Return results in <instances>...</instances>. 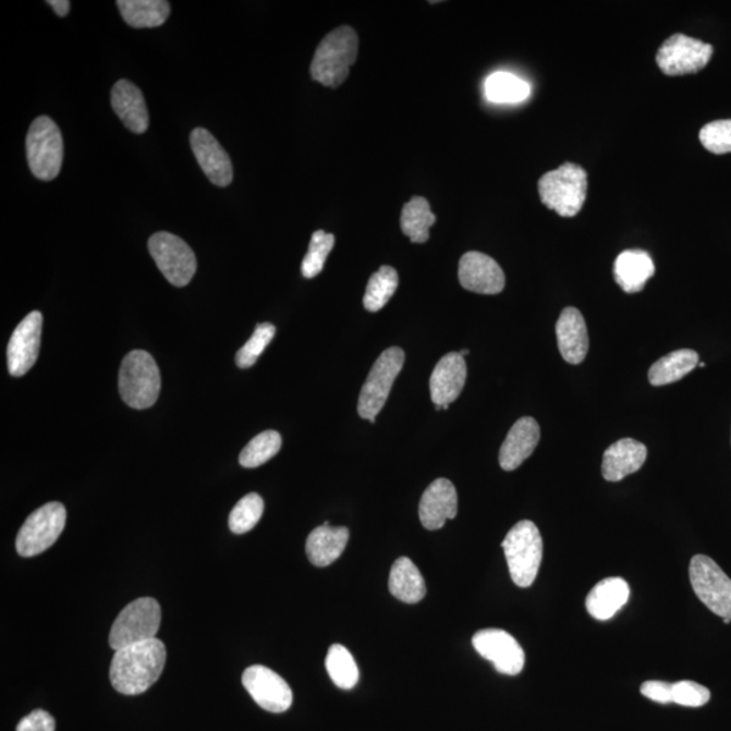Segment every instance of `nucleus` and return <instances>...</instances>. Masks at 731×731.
<instances>
[{
  "instance_id": "1",
  "label": "nucleus",
  "mask_w": 731,
  "mask_h": 731,
  "mask_svg": "<svg viewBox=\"0 0 731 731\" xmlns=\"http://www.w3.org/2000/svg\"><path fill=\"white\" fill-rule=\"evenodd\" d=\"M166 645L158 638L115 650L110 666V682L124 695H139L153 686L166 666Z\"/></svg>"
},
{
  "instance_id": "2",
  "label": "nucleus",
  "mask_w": 731,
  "mask_h": 731,
  "mask_svg": "<svg viewBox=\"0 0 731 731\" xmlns=\"http://www.w3.org/2000/svg\"><path fill=\"white\" fill-rule=\"evenodd\" d=\"M360 38L353 27L340 26L329 33L317 47L310 75L322 86L337 88L350 75L358 58Z\"/></svg>"
},
{
  "instance_id": "3",
  "label": "nucleus",
  "mask_w": 731,
  "mask_h": 731,
  "mask_svg": "<svg viewBox=\"0 0 731 731\" xmlns=\"http://www.w3.org/2000/svg\"><path fill=\"white\" fill-rule=\"evenodd\" d=\"M512 582L528 588L538 576L544 557L543 537L533 522L522 521L511 528L501 544Z\"/></svg>"
},
{
  "instance_id": "4",
  "label": "nucleus",
  "mask_w": 731,
  "mask_h": 731,
  "mask_svg": "<svg viewBox=\"0 0 731 731\" xmlns=\"http://www.w3.org/2000/svg\"><path fill=\"white\" fill-rule=\"evenodd\" d=\"M587 172L574 163H565L548 172L538 183L539 197L546 208L562 217H574L587 198Z\"/></svg>"
},
{
  "instance_id": "5",
  "label": "nucleus",
  "mask_w": 731,
  "mask_h": 731,
  "mask_svg": "<svg viewBox=\"0 0 731 731\" xmlns=\"http://www.w3.org/2000/svg\"><path fill=\"white\" fill-rule=\"evenodd\" d=\"M160 371L154 356L136 350L122 361L119 389L124 403L135 410H147L158 401Z\"/></svg>"
},
{
  "instance_id": "6",
  "label": "nucleus",
  "mask_w": 731,
  "mask_h": 731,
  "mask_svg": "<svg viewBox=\"0 0 731 731\" xmlns=\"http://www.w3.org/2000/svg\"><path fill=\"white\" fill-rule=\"evenodd\" d=\"M26 156L37 180L53 181L63 166L64 143L59 126L47 115L38 117L26 136Z\"/></svg>"
},
{
  "instance_id": "7",
  "label": "nucleus",
  "mask_w": 731,
  "mask_h": 731,
  "mask_svg": "<svg viewBox=\"0 0 731 731\" xmlns=\"http://www.w3.org/2000/svg\"><path fill=\"white\" fill-rule=\"evenodd\" d=\"M161 621L159 602L153 597H139L130 602L117 617L109 635L111 649L139 644L156 638Z\"/></svg>"
},
{
  "instance_id": "8",
  "label": "nucleus",
  "mask_w": 731,
  "mask_h": 731,
  "mask_svg": "<svg viewBox=\"0 0 731 731\" xmlns=\"http://www.w3.org/2000/svg\"><path fill=\"white\" fill-rule=\"evenodd\" d=\"M404 361L405 354L400 348H390L379 355L361 390L358 413L362 418L376 423L378 413L387 404L395 378L403 370Z\"/></svg>"
},
{
  "instance_id": "9",
  "label": "nucleus",
  "mask_w": 731,
  "mask_h": 731,
  "mask_svg": "<svg viewBox=\"0 0 731 731\" xmlns=\"http://www.w3.org/2000/svg\"><path fill=\"white\" fill-rule=\"evenodd\" d=\"M692 588L708 610L731 621V580L710 557L697 555L690 563Z\"/></svg>"
},
{
  "instance_id": "10",
  "label": "nucleus",
  "mask_w": 731,
  "mask_h": 731,
  "mask_svg": "<svg viewBox=\"0 0 731 731\" xmlns=\"http://www.w3.org/2000/svg\"><path fill=\"white\" fill-rule=\"evenodd\" d=\"M148 248L167 281L176 288L192 282L197 271V259L184 240L169 232H158L150 236Z\"/></svg>"
},
{
  "instance_id": "11",
  "label": "nucleus",
  "mask_w": 731,
  "mask_h": 731,
  "mask_svg": "<svg viewBox=\"0 0 731 731\" xmlns=\"http://www.w3.org/2000/svg\"><path fill=\"white\" fill-rule=\"evenodd\" d=\"M66 511L61 503H48L26 519L16 535L15 548L22 557H35L48 550L65 527Z\"/></svg>"
},
{
  "instance_id": "12",
  "label": "nucleus",
  "mask_w": 731,
  "mask_h": 731,
  "mask_svg": "<svg viewBox=\"0 0 731 731\" xmlns=\"http://www.w3.org/2000/svg\"><path fill=\"white\" fill-rule=\"evenodd\" d=\"M714 53L710 44L684 35L669 37L658 49L657 64L663 74L680 76L705 69Z\"/></svg>"
},
{
  "instance_id": "13",
  "label": "nucleus",
  "mask_w": 731,
  "mask_h": 731,
  "mask_svg": "<svg viewBox=\"0 0 731 731\" xmlns=\"http://www.w3.org/2000/svg\"><path fill=\"white\" fill-rule=\"evenodd\" d=\"M472 642L478 655L492 662L496 671L508 677H516L523 671L526 655L519 642L504 630H482L474 634Z\"/></svg>"
},
{
  "instance_id": "14",
  "label": "nucleus",
  "mask_w": 731,
  "mask_h": 731,
  "mask_svg": "<svg viewBox=\"0 0 731 731\" xmlns=\"http://www.w3.org/2000/svg\"><path fill=\"white\" fill-rule=\"evenodd\" d=\"M243 685L256 705L266 711L281 714L292 707L293 692L278 673L264 666L245 669Z\"/></svg>"
},
{
  "instance_id": "15",
  "label": "nucleus",
  "mask_w": 731,
  "mask_h": 731,
  "mask_svg": "<svg viewBox=\"0 0 731 731\" xmlns=\"http://www.w3.org/2000/svg\"><path fill=\"white\" fill-rule=\"evenodd\" d=\"M42 315L35 310L27 315L11 334L8 348L9 373L13 377L25 376L35 366L40 353Z\"/></svg>"
},
{
  "instance_id": "16",
  "label": "nucleus",
  "mask_w": 731,
  "mask_h": 731,
  "mask_svg": "<svg viewBox=\"0 0 731 731\" xmlns=\"http://www.w3.org/2000/svg\"><path fill=\"white\" fill-rule=\"evenodd\" d=\"M458 278L462 288L478 294H499L505 287V276L498 261L477 251L462 256Z\"/></svg>"
},
{
  "instance_id": "17",
  "label": "nucleus",
  "mask_w": 731,
  "mask_h": 731,
  "mask_svg": "<svg viewBox=\"0 0 731 731\" xmlns=\"http://www.w3.org/2000/svg\"><path fill=\"white\" fill-rule=\"evenodd\" d=\"M190 144L200 169L216 186L226 187L233 180L231 158L216 137L204 127H197L190 136Z\"/></svg>"
},
{
  "instance_id": "18",
  "label": "nucleus",
  "mask_w": 731,
  "mask_h": 731,
  "mask_svg": "<svg viewBox=\"0 0 731 731\" xmlns=\"http://www.w3.org/2000/svg\"><path fill=\"white\" fill-rule=\"evenodd\" d=\"M458 513V495L450 479L438 478L423 494L418 516L424 528L440 529Z\"/></svg>"
},
{
  "instance_id": "19",
  "label": "nucleus",
  "mask_w": 731,
  "mask_h": 731,
  "mask_svg": "<svg viewBox=\"0 0 731 731\" xmlns=\"http://www.w3.org/2000/svg\"><path fill=\"white\" fill-rule=\"evenodd\" d=\"M467 367L465 358L460 353H449L435 366L429 390L435 406H450L460 398L465 388Z\"/></svg>"
},
{
  "instance_id": "20",
  "label": "nucleus",
  "mask_w": 731,
  "mask_h": 731,
  "mask_svg": "<svg viewBox=\"0 0 731 731\" xmlns=\"http://www.w3.org/2000/svg\"><path fill=\"white\" fill-rule=\"evenodd\" d=\"M540 439L539 424L533 417H522L513 424L501 446L499 462L505 472L515 471L537 449Z\"/></svg>"
},
{
  "instance_id": "21",
  "label": "nucleus",
  "mask_w": 731,
  "mask_h": 731,
  "mask_svg": "<svg viewBox=\"0 0 731 731\" xmlns=\"http://www.w3.org/2000/svg\"><path fill=\"white\" fill-rule=\"evenodd\" d=\"M556 333L562 358L571 365L582 364L589 349L587 324L582 312L576 308L563 309L557 321Z\"/></svg>"
},
{
  "instance_id": "22",
  "label": "nucleus",
  "mask_w": 731,
  "mask_h": 731,
  "mask_svg": "<svg viewBox=\"0 0 731 731\" xmlns=\"http://www.w3.org/2000/svg\"><path fill=\"white\" fill-rule=\"evenodd\" d=\"M647 449L638 440L624 438L610 446L602 456L601 474L606 482L618 483L638 472L646 461Z\"/></svg>"
},
{
  "instance_id": "23",
  "label": "nucleus",
  "mask_w": 731,
  "mask_h": 731,
  "mask_svg": "<svg viewBox=\"0 0 731 731\" xmlns=\"http://www.w3.org/2000/svg\"><path fill=\"white\" fill-rule=\"evenodd\" d=\"M111 108L127 130L137 135L147 132L149 115L144 95L130 81H119L111 90Z\"/></svg>"
},
{
  "instance_id": "24",
  "label": "nucleus",
  "mask_w": 731,
  "mask_h": 731,
  "mask_svg": "<svg viewBox=\"0 0 731 731\" xmlns=\"http://www.w3.org/2000/svg\"><path fill=\"white\" fill-rule=\"evenodd\" d=\"M630 599L628 582L621 577H610L597 583L588 594L587 610L597 621H608L622 610Z\"/></svg>"
},
{
  "instance_id": "25",
  "label": "nucleus",
  "mask_w": 731,
  "mask_h": 731,
  "mask_svg": "<svg viewBox=\"0 0 731 731\" xmlns=\"http://www.w3.org/2000/svg\"><path fill=\"white\" fill-rule=\"evenodd\" d=\"M349 538L348 527H331L322 524L315 528L306 539V556L315 566H329L343 555Z\"/></svg>"
},
{
  "instance_id": "26",
  "label": "nucleus",
  "mask_w": 731,
  "mask_h": 731,
  "mask_svg": "<svg viewBox=\"0 0 731 731\" xmlns=\"http://www.w3.org/2000/svg\"><path fill=\"white\" fill-rule=\"evenodd\" d=\"M656 267L650 255L642 249L623 251L616 260V281L626 293H638L655 276Z\"/></svg>"
},
{
  "instance_id": "27",
  "label": "nucleus",
  "mask_w": 731,
  "mask_h": 731,
  "mask_svg": "<svg viewBox=\"0 0 731 731\" xmlns=\"http://www.w3.org/2000/svg\"><path fill=\"white\" fill-rule=\"evenodd\" d=\"M389 590L395 599L409 605H416L426 596V582L410 558L401 557L393 563L389 576Z\"/></svg>"
},
{
  "instance_id": "28",
  "label": "nucleus",
  "mask_w": 731,
  "mask_h": 731,
  "mask_svg": "<svg viewBox=\"0 0 731 731\" xmlns=\"http://www.w3.org/2000/svg\"><path fill=\"white\" fill-rule=\"evenodd\" d=\"M117 5L126 24L136 29L163 25L171 11L165 0H119Z\"/></svg>"
},
{
  "instance_id": "29",
  "label": "nucleus",
  "mask_w": 731,
  "mask_h": 731,
  "mask_svg": "<svg viewBox=\"0 0 731 731\" xmlns=\"http://www.w3.org/2000/svg\"><path fill=\"white\" fill-rule=\"evenodd\" d=\"M699 365V355L694 350H678L657 361L649 370L653 387H663L684 378Z\"/></svg>"
},
{
  "instance_id": "30",
  "label": "nucleus",
  "mask_w": 731,
  "mask_h": 731,
  "mask_svg": "<svg viewBox=\"0 0 731 731\" xmlns=\"http://www.w3.org/2000/svg\"><path fill=\"white\" fill-rule=\"evenodd\" d=\"M485 98L492 103H521L532 95V86L510 72H495L484 85Z\"/></svg>"
},
{
  "instance_id": "31",
  "label": "nucleus",
  "mask_w": 731,
  "mask_h": 731,
  "mask_svg": "<svg viewBox=\"0 0 731 731\" xmlns=\"http://www.w3.org/2000/svg\"><path fill=\"white\" fill-rule=\"evenodd\" d=\"M437 221L428 200L423 197H413L404 205L401 214V229L412 243H426L429 239V229Z\"/></svg>"
},
{
  "instance_id": "32",
  "label": "nucleus",
  "mask_w": 731,
  "mask_h": 731,
  "mask_svg": "<svg viewBox=\"0 0 731 731\" xmlns=\"http://www.w3.org/2000/svg\"><path fill=\"white\" fill-rule=\"evenodd\" d=\"M326 668L334 685L342 690H353L360 680V669L353 655L342 645L329 647Z\"/></svg>"
},
{
  "instance_id": "33",
  "label": "nucleus",
  "mask_w": 731,
  "mask_h": 731,
  "mask_svg": "<svg viewBox=\"0 0 731 731\" xmlns=\"http://www.w3.org/2000/svg\"><path fill=\"white\" fill-rule=\"evenodd\" d=\"M399 288L398 271L390 266H382L367 283L364 305L368 312H378L389 303Z\"/></svg>"
},
{
  "instance_id": "34",
  "label": "nucleus",
  "mask_w": 731,
  "mask_h": 731,
  "mask_svg": "<svg viewBox=\"0 0 731 731\" xmlns=\"http://www.w3.org/2000/svg\"><path fill=\"white\" fill-rule=\"evenodd\" d=\"M282 438L277 431H265L245 446L240 454V465L248 468L264 465L281 450Z\"/></svg>"
},
{
  "instance_id": "35",
  "label": "nucleus",
  "mask_w": 731,
  "mask_h": 731,
  "mask_svg": "<svg viewBox=\"0 0 731 731\" xmlns=\"http://www.w3.org/2000/svg\"><path fill=\"white\" fill-rule=\"evenodd\" d=\"M265 511V501L259 495L249 494L234 505L229 515V528L233 534L251 532L259 523Z\"/></svg>"
},
{
  "instance_id": "36",
  "label": "nucleus",
  "mask_w": 731,
  "mask_h": 731,
  "mask_svg": "<svg viewBox=\"0 0 731 731\" xmlns=\"http://www.w3.org/2000/svg\"><path fill=\"white\" fill-rule=\"evenodd\" d=\"M334 236L332 233L316 231L310 239L308 254L305 255L301 271L305 278H315L320 275L326 265L329 253L333 249Z\"/></svg>"
},
{
  "instance_id": "37",
  "label": "nucleus",
  "mask_w": 731,
  "mask_h": 731,
  "mask_svg": "<svg viewBox=\"0 0 731 731\" xmlns=\"http://www.w3.org/2000/svg\"><path fill=\"white\" fill-rule=\"evenodd\" d=\"M277 328L270 322L258 324L255 328L253 337L236 354V365L240 368H248L256 364L259 356L264 354L267 345L270 344L272 338L276 337Z\"/></svg>"
},
{
  "instance_id": "38",
  "label": "nucleus",
  "mask_w": 731,
  "mask_h": 731,
  "mask_svg": "<svg viewBox=\"0 0 731 731\" xmlns=\"http://www.w3.org/2000/svg\"><path fill=\"white\" fill-rule=\"evenodd\" d=\"M703 147L716 155L731 153V120L714 121L702 127Z\"/></svg>"
},
{
  "instance_id": "39",
  "label": "nucleus",
  "mask_w": 731,
  "mask_h": 731,
  "mask_svg": "<svg viewBox=\"0 0 731 731\" xmlns=\"http://www.w3.org/2000/svg\"><path fill=\"white\" fill-rule=\"evenodd\" d=\"M711 694L706 686L683 680L672 684V703L684 707H702L710 700Z\"/></svg>"
},
{
  "instance_id": "40",
  "label": "nucleus",
  "mask_w": 731,
  "mask_h": 731,
  "mask_svg": "<svg viewBox=\"0 0 731 731\" xmlns=\"http://www.w3.org/2000/svg\"><path fill=\"white\" fill-rule=\"evenodd\" d=\"M54 718L49 712L36 710L22 718L16 731H54Z\"/></svg>"
},
{
  "instance_id": "41",
  "label": "nucleus",
  "mask_w": 731,
  "mask_h": 731,
  "mask_svg": "<svg viewBox=\"0 0 731 731\" xmlns=\"http://www.w3.org/2000/svg\"><path fill=\"white\" fill-rule=\"evenodd\" d=\"M641 694L647 699L668 705V703H672V684L650 680V682L642 684Z\"/></svg>"
},
{
  "instance_id": "42",
  "label": "nucleus",
  "mask_w": 731,
  "mask_h": 731,
  "mask_svg": "<svg viewBox=\"0 0 731 731\" xmlns=\"http://www.w3.org/2000/svg\"><path fill=\"white\" fill-rule=\"evenodd\" d=\"M48 4L59 16H65L70 13L71 3L66 2V0H49Z\"/></svg>"
},
{
  "instance_id": "43",
  "label": "nucleus",
  "mask_w": 731,
  "mask_h": 731,
  "mask_svg": "<svg viewBox=\"0 0 731 731\" xmlns=\"http://www.w3.org/2000/svg\"><path fill=\"white\" fill-rule=\"evenodd\" d=\"M462 356H466L468 354V350H462L460 353Z\"/></svg>"
},
{
  "instance_id": "44",
  "label": "nucleus",
  "mask_w": 731,
  "mask_h": 731,
  "mask_svg": "<svg viewBox=\"0 0 731 731\" xmlns=\"http://www.w3.org/2000/svg\"><path fill=\"white\" fill-rule=\"evenodd\" d=\"M722 621H723L724 624L731 623L730 619H722Z\"/></svg>"
}]
</instances>
